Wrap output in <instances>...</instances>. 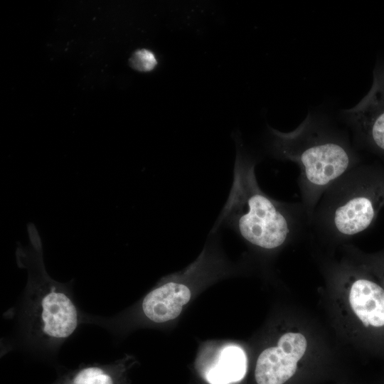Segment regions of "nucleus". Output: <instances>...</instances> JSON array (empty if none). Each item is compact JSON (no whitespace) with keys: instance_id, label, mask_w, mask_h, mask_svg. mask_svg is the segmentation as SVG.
Segmentation results:
<instances>
[{"instance_id":"0eeeda50","label":"nucleus","mask_w":384,"mask_h":384,"mask_svg":"<svg viewBox=\"0 0 384 384\" xmlns=\"http://www.w3.org/2000/svg\"><path fill=\"white\" fill-rule=\"evenodd\" d=\"M191 297L184 284L168 282L149 292L144 298L142 309L151 321L161 324L176 319Z\"/></svg>"},{"instance_id":"1a4fd4ad","label":"nucleus","mask_w":384,"mask_h":384,"mask_svg":"<svg viewBox=\"0 0 384 384\" xmlns=\"http://www.w3.org/2000/svg\"><path fill=\"white\" fill-rule=\"evenodd\" d=\"M247 360L243 350L237 346L222 349L215 364L206 373L210 384H230L243 378Z\"/></svg>"},{"instance_id":"f8f14e48","label":"nucleus","mask_w":384,"mask_h":384,"mask_svg":"<svg viewBox=\"0 0 384 384\" xmlns=\"http://www.w3.org/2000/svg\"><path fill=\"white\" fill-rule=\"evenodd\" d=\"M370 262L368 267L380 279L384 287V253L376 255Z\"/></svg>"},{"instance_id":"6e6552de","label":"nucleus","mask_w":384,"mask_h":384,"mask_svg":"<svg viewBox=\"0 0 384 384\" xmlns=\"http://www.w3.org/2000/svg\"><path fill=\"white\" fill-rule=\"evenodd\" d=\"M349 303L366 328H384V287L374 280L359 277L349 291Z\"/></svg>"},{"instance_id":"f03ea898","label":"nucleus","mask_w":384,"mask_h":384,"mask_svg":"<svg viewBox=\"0 0 384 384\" xmlns=\"http://www.w3.org/2000/svg\"><path fill=\"white\" fill-rule=\"evenodd\" d=\"M236 145L232 187L213 230L224 225L257 247L277 249L296 233L293 209L262 191L255 159L243 150L238 139Z\"/></svg>"},{"instance_id":"423d86ee","label":"nucleus","mask_w":384,"mask_h":384,"mask_svg":"<svg viewBox=\"0 0 384 384\" xmlns=\"http://www.w3.org/2000/svg\"><path fill=\"white\" fill-rule=\"evenodd\" d=\"M366 98L344 111L347 122L358 134L384 152V86L380 82Z\"/></svg>"},{"instance_id":"20e7f679","label":"nucleus","mask_w":384,"mask_h":384,"mask_svg":"<svg viewBox=\"0 0 384 384\" xmlns=\"http://www.w3.org/2000/svg\"><path fill=\"white\" fill-rule=\"evenodd\" d=\"M30 240L28 249L19 247L16 255L29 273L28 292L31 322L38 335L59 343L76 330L79 313L65 285L53 280L46 273L43 260L42 242L33 223L27 226Z\"/></svg>"},{"instance_id":"39448f33","label":"nucleus","mask_w":384,"mask_h":384,"mask_svg":"<svg viewBox=\"0 0 384 384\" xmlns=\"http://www.w3.org/2000/svg\"><path fill=\"white\" fill-rule=\"evenodd\" d=\"M306 346V340L300 333L283 334L276 346L265 349L258 356L255 370L257 383L284 384L295 373Z\"/></svg>"},{"instance_id":"7ed1b4c3","label":"nucleus","mask_w":384,"mask_h":384,"mask_svg":"<svg viewBox=\"0 0 384 384\" xmlns=\"http://www.w3.org/2000/svg\"><path fill=\"white\" fill-rule=\"evenodd\" d=\"M319 203L311 220L315 218L321 233L341 238L359 234L384 206V171L357 166L329 186Z\"/></svg>"},{"instance_id":"9d476101","label":"nucleus","mask_w":384,"mask_h":384,"mask_svg":"<svg viewBox=\"0 0 384 384\" xmlns=\"http://www.w3.org/2000/svg\"><path fill=\"white\" fill-rule=\"evenodd\" d=\"M123 370L122 362L85 365L60 376L50 384H121Z\"/></svg>"},{"instance_id":"9b49d317","label":"nucleus","mask_w":384,"mask_h":384,"mask_svg":"<svg viewBox=\"0 0 384 384\" xmlns=\"http://www.w3.org/2000/svg\"><path fill=\"white\" fill-rule=\"evenodd\" d=\"M129 65L139 72H150L153 70L158 62L155 54L145 48L137 50L129 60Z\"/></svg>"},{"instance_id":"f257e3e1","label":"nucleus","mask_w":384,"mask_h":384,"mask_svg":"<svg viewBox=\"0 0 384 384\" xmlns=\"http://www.w3.org/2000/svg\"><path fill=\"white\" fill-rule=\"evenodd\" d=\"M274 156L296 163L304 211L310 223L323 193L358 166V157L345 135L308 115L294 130L281 132L269 127Z\"/></svg>"}]
</instances>
